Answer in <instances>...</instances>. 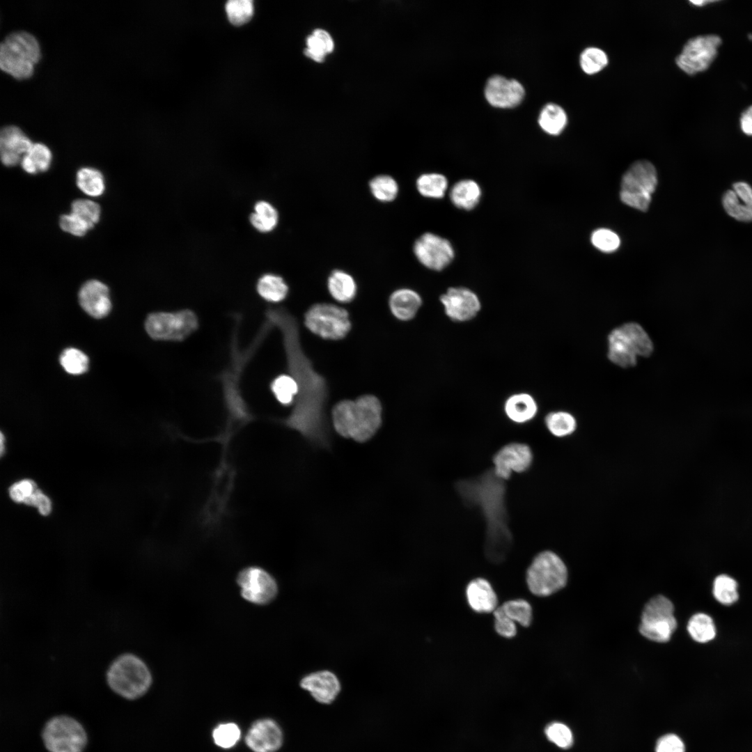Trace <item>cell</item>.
Wrapping results in <instances>:
<instances>
[{"instance_id": "obj_1", "label": "cell", "mask_w": 752, "mask_h": 752, "mask_svg": "<svg viewBox=\"0 0 752 752\" xmlns=\"http://www.w3.org/2000/svg\"><path fill=\"white\" fill-rule=\"evenodd\" d=\"M266 315L269 322L282 331L288 369L299 386L295 406L285 423L312 442L327 446L328 430L324 414L327 398L324 379L313 370L301 350L295 318L283 308H269Z\"/></svg>"}, {"instance_id": "obj_2", "label": "cell", "mask_w": 752, "mask_h": 752, "mask_svg": "<svg viewBox=\"0 0 752 752\" xmlns=\"http://www.w3.org/2000/svg\"><path fill=\"white\" fill-rule=\"evenodd\" d=\"M457 488L465 501L480 506L486 519V557L492 563H501L512 545V535L507 525L503 480L491 470L478 478L460 482Z\"/></svg>"}, {"instance_id": "obj_3", "label": "cell", "mask_w": 752, "mask_h": 752, "mask_svg": "<svg viewBox=\"0 0 752 752\" xmlns=\"http://www.w3.org/2000/svg\"><path fill=\"white\" fill-rule=\"evenodd\" d=\"M332 421L339 434L364 442L381 425L382 405L378 398L371 395L361 396L355 400H343L333 408Z\"/></svg>"}, {"instance_id": "obj_4", "label": "cell", "mask_w": 752, "mask_h": 752, "mask_svg": "<svg viewBox=\"0 0 752 752\" xmlns=\"http://www.w3.org/2000/svg\"><path fill=\"white\" fill-rule=\"evenodd\" d=\"M106 680L117 695L127 700H135L148 691L152 676L148 666L139 657L125 652L111 662L106 672Z\"/></svg>"}, {"instance_id": "obj_5", "label": "cell", "mask_w": 752, "mask_h": 752, "mask_svg": "<svg viewBox=\"0 0 752 752\" xmlns=\"http://www.w3.org/2000/svg\"><path fill=\"white\" fill-rule=\"evenodd\" d=\"M40 57L36 38L25 31L7 36L0 47V67L3 71L18 79L29 78Z\"/></svg>"}, {"instance_id": "obj_6", "label": "cell", "mask_w": 752, "mask_h": 752, "mask_svg": "<svg viewBox=\"0 0 752 752\" xmlns=\"http://www.w3.org/2000/svg\"><path fill=\"white\" fill-rule=\"evenodd\" d=\"M608 357L622 368L634 366L636 357H649L652 343L645 330L637 323H626L613 329L609 335Z\"/></svg>"}, {"instance_id": "obj_7", "label": "cell", "mask_w": 752, "mask_h": 752, "mask_svg": "<svg viewBox=\"0 0 752 752\" xmlns=\"http://www.w3.org/2000/svg\"><path fill=\"white\" fill-rule=\"evenodd\" d=\"M526 580L529 590L540 597L549 596L563 588L567 580L564 562L554 552L538 554L527 569Z\"/></svg>"}, {"instance_id": "obj_8", "label": "cell", "mask_w": 752, "mask_h": 752, "mask_svg": "<svg viewBox=\"0 0 752 752\" xmlns=\"http://www.w3.org/2000/svg\"><path fill=\"white\" fill-rule=\"evenodd\" d=\"M657 185V175L653 164L646 160L635 162L622 178L620 199L628 206L646 211Z\"/></svg>"}, {"instance_id": "obj_9", "label": "cell", "mask_w": 752, "mask_h": 752, "mask_svg": "<svg viewBox=\"0 0 752 752\" xmlns=\"http://www.w3.org/2000/svg\"><path fill=\"white\" fill-rule=\"evenodd\" d=\"M42 739L49 752H82L87 744V735L82 725L66 715L48 720L42 729Z\"/></svg>"}, {"instance_id": "obj_10", "label": "cell", "mask_w": 752, "mask_h": 752, "mask_svg": "<svg viewBox=\"0 0 752 752\" xmlns=\"http://www.w3.org/2000/svg\"><path fill=\"white\" fill-rule=\"evenodd\" d=\"M672 602L663 595L652 598L645 605L639 627L641 634L656 642L670 640L677 627Z\"/></svg>"}, {"instance_id": "obj_11", "label": "cell", "mask_w": 752, "mask_h": 752, "mask_svg": "<svg viewBox=\"0 0 752 752\" xmlns=\"http://www.w3.org/2000/svg\"><path fill=\"white\" fill-rule=\"evenodd\" d=\"M198 325L195 313L190 310L177 312H158L150 314L145 322L148 335L156 340H182Z\"/></svg>"}, {"instance_id": "obj_12", "label": "cell", "mask_w": 752, "mask_h": 752, "mask_svg": "<svg viewBox=\"0 0 752 752\" xmlns=\"http://www.w3.org/2000/svg\"><path fill=\"white\" fill-rule=\"evenodd\" d=\"M304 323L313 334L326 339L344 338L351 328L346 310L330 304H317L305 314Z\"/></svg>"}, {"instance_id": "obj_13", "label": "cell", "mask_w": 752, "mask_h": 752, "mask_svg": "<svg viewBox=\"0 0 752 752\" xmlns=\"http://www.w3.org/2000/svg\"><path fill=\"white\" fill-rule=\"evenodd\" d=\"M721 39L716 35L690 38L675 58L677 66L689 75L706 70L716 58Z\"/></svg>"}, {"instance_id": "obj_14", "label": "cell", "mask_w": 752, "mask_h": 752, "mask_svg": "<svg viewBox=\"0 0 752 752\" xmlns=\"http://www.w3.org/2000/svg\"><path fill=\"white\" fill-rule=\"evenodd\" d=\"M413 252L423 266L437 272L447 267L455 258V249L451 242L430 232L422 234L416 240Z\"/></svg>"}, {"instance_id": "obj_15", "label": "cell", "mask_w": 752, "mask_h": 752, "mask_svg": "<svg viewBox=\"0 0 752 752\" xmlns=\"http://www.w3.org/2000/svg\"><path fill=\"white\" fill-rule=\"evenodd\" d=\"M446 315L455 322H467L475 318L482 305L478 295L463 287H450L439 297Z\"/></svg>"}, {"instance_id": "obj_16", "label": "cell", "mask_w": 752, "mask_h": 752, "mask_svg": "<svg viewBox=\"0 0 752 752\" xmlns=\"http://www.w3.org/2000/svg\"><path fill=\"white\" fill-rule=\"evenodd\" d=\"M533 460L530 446L520 442H511L502 446L493 456L492 471L502 480H508L512 473L526 471Z\"/></svg>"}, {"instance_id": "obj_17", "label": "cell", "mask_w": 752, "mask_h": 752, "mask_svg": "<svg viewBox=\"0 0 752 752\" xmlns=\"http://www.w3.org/2000/svg\"><path fill=\"white\" fill-rule=\"evenodd\" d=\"M237 582L241 593L246 600L259 604L271 602L276 595L277 586L274 579L265 570L249 567L238 575Z\"/></svg>"}, {"instance_id": "obj_18", "label": "cell", "mask_w": 752, "mask_h": 752, "mask_svg": "<svg viewBox=\"0 0 752 752\" xmlns=\"http://www.w3.org/2000/svg\"><path fill=\"white\" fill-rule=\"evenodd\" d=\"M524 93V88L518 81L499 75L490 77L485 88L487 102L499 108H512L518 105Z\"/></svg>"}, {"instance_id": "obj_19", "label": "cell", "mask_w": 752, "mask_h": 752, "mask_svg": "<svg viewBox=\"0 0 752 752\" xmlns=\"http://www.w3.org/2000/svg\"><path fill=\"white\" fill-rule=\"evenodd\" d=\"M245 742L254 752H274L281 746L283 734L275 721L261 719L251 726Z\"/></svg>"}, {"instance_id": "obj_20", "label": "cell", "mask_w": 752, "mask_h": 752, "mask_svg": "<svg viewBox=\"0 0 752 752\" xmlns=\"http://www.w3.org/2000/svg\"><path fill=\"white\" fill-rule=\"evenodd\" d=\"M32 141L17 126L3 127L0 134L1 159L6 166H14L33 146Z\"/></svg>"}, {"instance_id": "obj_21", "label": "cell", "mask_w": 752, "mask_h": 752, "mask_svg": "<svg viewBox=\"0 0 752 752\" xmlns=\"http://www.w3.org/2000/svg\"><path fill=\"white\" fill-rule=\"evenodd\" d=\"M79 301L82 308L91 316L102 318L111 307L108 287L97 280L86 281L79 290Z\"/></svg>"}, {"instance_id": "obj_22", "label": "cell", "mask_w": 752, "mask_h": 752, "mask_svg": "<svg viewBox=\"0 0 752 752\" xmlns=\"http://www.w3.org/2000/svg\"><path fill=\"white\" fill-rule=\"evenodd\" d=\"M300 686L308 691L319 703H331L340 690V682L337 677L329 671H322L311 673L304 677Z\"/></svg>"}, {"instance_id": "obj_23", "label": "cell", "mask_w": 752, "mask_h": 752, "mask_svg": "<svg viewBox=\"0 0 752 752\" xmlns=\"http://www.w3.org/2000/svg\"><path fill=\"white\" fill-rule=\"evenodd\" d=\"M469 606L478 613H490L497 608V596L489 582L483 578L471 581L466 588Z\"/></svg>"}, {"instance_id": "obj_24", "label": "cell", "mask_w": 752, "mask_h": 752, "mask_svg": "<svg viewBox=\"0 0 752 752\" xmlns=\"http://www.w3.org/2000/svg\"><path fill=\"white\" fill-rule=\"evenodd\" d=\"M503 411L510 421L517 424H524L535 417L538 406L531 394L521 392L514 393L506 400Z\"/></svg>"}, {"instance_id": "obj_25", "label": "cell", "mask_w": 752, "mask_h": 752, "mask_svg": "<svg viewBox=\"0 0 752 752\" xmlns=\"http://www.w3.org/2000/svg\"><path fill=\"white\" fill-rule=\"evenodd\" d=\"M422 305V299L415 290L400 288L394 291L389 299L390 309L393 315L402 321L413 319Z\"/></svg>"}, {"instance_id": "obj_26", "label": "cell", "mask_w": 752, "mask_h": 752, "mask_svg": "<svg viewBox=\"0 0 752 752\" xmlns=\"http://www.w3.org/2000/svg\"><path fill=\"white\" fill-rule=\"evenodd\" d=\"M448 196L451 202L457 208L471 210L478 205L482 196V189L476 181L463 179L453 185Z\"/></svg>"}, {"instance_id": "obj_27", "label": "cell", "mask_w": 752, "mask_h": 752, "mask_svg": "<svg viewBox=\"0 0 752 752\" xmlns=\"http://www.w3.org/2000/svg\"><path fill=\"white\" fill-rule=\"evenodd\" d=\"M327 287L334 299L342 303L351 301L357 294V283L349 273L335 269L329 276Z\"/></svg>"}, {"instance_id": "obj_28", "label": "cell", "mask_w": 752, "mask_h": 752, "mask_svg": "<svg viewBox=\"0 0 752 752\" xmlns=\"http://www.w3.org/2000/svg\"><path fill=\"white\" fill-rule=\"evenodd\" d=\"M52 158L49 148L45 144L36 143L22 157L20 164L25 172L34 175L47 171L50 167Z\"/></svg>"}, {"instance_id": "obj_29", "label": "cell", "mask_w": 752, "mask_h": 752, "mask_svg": "<svg viewBox=\"0 0 752 752\" xmlns=\"http://www.w3.org/2000/svg\"><path fill=\"white\" fill-rule=\"evenodd\" d=\"M416 187L422 196L440 199L444 197L448 189V180L440 173H425L417 178Z\"/></svg>"}, {"instance_id": "obj_30", "label": "cell", "mask_w": 752, "mask_h": 752, "mask_svg": "<svg viewBox=\"0 0 752 752\" xmlns=\"http://www.w3.org/2000/svg\"><path fill=\"white\" fill-rule=\"evenodd\" d=\"M538 123L542 130L551 135L561 134L567 123V116L561 106L554 103L547 104L541 110Z\"/></svg>"}, {"instance_id": "obj_31", "label": "cell", "mask_w": 752, "mask_h": 752, "mask_svg": "<svg viewBox=\"0 0 752 752\" xmlns=\"http://www.w3.org/2000/svg\"><path fill=\"white\" fill-rule=\"evenodd\" d=\"M249 219L252 226L259 232L269 233L279 223V213L270 203L260 201L255 204Z\"/></svg>"}, {"instance_id": "obj_32", "label": "cell", "mask_w": 752, "mask_h": 752, "mask_svg": "<svg viewBox=\"0 0 752 752\" xmlns=\"http://www.w3.org/2000/svg\"><path fill=\"white\" fill-rule=\"evenodd\" d=\"M76 184L84 194L92 197L100 196L105 191L102 173L91 167H84L77 171Z\"/></svg>"}, {"instance_id": "obj_33", "label": "cell", "mask_w": 752, "mask_h": 752, "mask_svg": "<svg viewBox=\"0 0 752 752\" xmlns=\"http://www.w3.org/2000/svg\"><path fill=\"white\" fill-rule=\"evenodd\" d=\"M257 291L265 300L279 302L286 297L288 286L280 276L266 274L258 279Z\"/></svg>"}, {"instance_id": "obj_34", "label": "cell", "mask_w": 752, "mask_h": 752, "mask_svg": "<svg viewBox=\"0 0 752 752\" xmlns=\"http://www.w3.org/2000/svg\"><path fill=\"white\" fill-rule=\"evenodd\" d=\"M687 631L694 641L701 643L712 641L716 636L712 618L703 613H696L689 619Z\"/></svg>"}, {"instance_id": "obj_35", "label": "cell", "mask_w": 752, "mask_h": 752, "mask_svg": "<svg viewBox=\"0 0 752 752\" xmlns=\"http://www.w3.org/2000/svg\"><path fill=\"white\" fill-rule=\"evenodd\" d=\"M545 423L548 431L559 438L572 434L577 428L574 417L570 413L562 411L549 413L545 418Z\"/></svg>"}, {"instance_id": "obj_36", "label": "cell", "mask_w": 752, "mask_h": 752, "mask_svg": "<svg viewBox=\"0 0 752 752\" xmlns=\"http://www.w3.org/2000/svg\"><path fill=\"white\" fill-rule=\"evenodd\" d=\"M369 189L373 197L383 203L394 201L399 191L397 181L389 175H378L369 182Z\"/></svg>"}, {"instance_id": "obj_37", "label": "cell", "mask_w": 752, "mask_h": 752, "mask_svg": "<svg viewBox=\"0 0 752 752\" xmlns=\"http://www.w3.org/2000/svg\"><path fill=\"white\" fill-rule=\"evenodd\" d=\"M609 63L606 53L597 47L585 48L579 56V65L587 75H592L602 71Z\"/></svg>"}, {"instance_id": "obj_38", "label": "cell", "mask_w": 752, "mask_h": 752, "mask_svg": "<svg viewBox=\"0 0 752 752\" xmlns=\"http://www.w3.org/2000/svg\"><path fill=\"white\" fill-rule=\"evenodd\" d=\"M713 595L723 605L734 604L739 598L737 581L726 574L717 576L713 584Z\"/></svg>"}, {"instance_id": "obj_39", "label": "cell", "mask_w": 752, "mask_h": 752, "mask_svg": "<svg viewBox=\"0 0 752 752\" xmlns=\"http://www.w3.org/2000/svg\"><path fill=\"white\" fill-rule=\"evenodd\" d=\"M271 389L277 400L285 405L292 403L299 393L298 384L292 375H279L272 381Z\"/></svg>"}, {"instance_id": "obj_40", "label": "cell", "mask_w": 752, "mask_h": 752, "mask_svg": "<svg viewBox=\"0 0 752 752\" xmlns=\"http://www.w3.org/2000/svg\"><path fill=\"white\" fill-rule=\"evenodd\" d=\"M506 615L523 627H528L532 620V608L522 599L509 600L501 606Z\"/></svg>"}, {"instance_id": "obj_41", "label": "cell", "mask_w": 752, "mask_h": 752, "mask_svg": "<svg viewBox=\"0 0 752 752\" xmlns=\"http://www.w3.org/2000/svg\"><path fill=\"white\" fill-rule=\"evenodd\" d=\"M722 203L726 212L733 218L743 222L752 221V209L742 202L733 189L726 191Z\"/></svg>"}, {"instance_id": "obj_42", "label": "cell", "mask_w": 752, "mask_h": 752, "mask_svg": "<svg viewBox=\"0 0 752 752\" xmlns=\"http://www.w3.org/2000/svg\"><path fill=\"white\" fill-rule=\"evenodd\" d=\"M60 363L67 373L79 375L87 370L88 359L81 351L70 347L65 349L61 354Z\"/></svg>"}, {"instance_id": "obj_43", "label": "cell", "mask_w": 752, "mask_h": 752, "mask_svg": "<svg viewBox=\"0 0 752 752\" xmlns=\"http://www.w3.org/2000/svg\"><path fill=\"white\" fill-rule=\"evenodd\" d=\"M225 8L229 21L236 26L248 22L253 14L251 0H230L227 1Z\"/></svg>"}, {"instance_id": "obj_44", "label": "cell", "mask_w": 752, "mask_h": 752, "mask_svg": "<svg viewBox=\"0 0 752 752\" xmlns=\"http://www.w3.org/2000/svg\"><path fill=\"white\" fill-rule=\"evenodd\" d=\"M70 212L88 223L93 228L98 223L101 210L99 204L88 199H77L72 202Z\"/></svg>"}, {"instance_id": "obj_45", "label": "cell", "mask_w": 752, "mask_h": 752, "mask_svg": "<svg viewBox=\"0 0 752 752\" xmlns=\"http://www.w3.org/2000/svg\"><path fill=\"white\" fill-rule=\"evenodd\" d=\"M241 736L240 728L234 723L219 725L212 733L215 744L223 749H229L235 746Z\"/></svg>"}, {"instance_id": "obj_46", "label": "cell", "mask_w": 752, "mask_h": 752, "mask_svg": "<svg viewBox=\"0 0 752 752\" xmlns=\"http://www.w3.org/2000/svg\"><path fill=\"white\" fill-rule=\"evenodd\" d=\"M547 739L562 749H568L573 744V735L567 726L560 722L549 723L545 728Z\"/></svg>"}, {"instance_id": "obj_47", "label": "cell", "mask_w": 752, "mask_h": 752, "mask_svg": "<svg viewBox=\"0 0 752 752\" xmlns=\"http://www.w3.org/2000/svg\"><path fill=\"white\" fill-rule=\"evenodd\" d=\"M591 242L594 246L604 252L614 251L619 247L620 244L618 235L613 231L606 228H600L595 230L591 235Z\"/></svg>"}, {"instance_id": "obj_48", "label": "cell", "mask_w": 752, "mask_h": 752, "mask_svg": "<svg viewBox=\"0 0 752 752\" xmlns=\"http://www.w3.org/2000/svg\"><path fill=\"white\" fill-rule=\"evenodd\" d=\"M59 225L63 231L77 237L84 236L92 229L88 223L72 212L61 215Z\"/></svg>"}, {"instance_id": "obj_49", "label": "cell", "mask_w": 752, "mask_h": 752, "mask_svg": "<svg viewBox=\"0 0 752 752\" xmlns=\"http://www.w3.org/2000/svg\"><path fill=\"white\" fill-rule=\"evenodd\" d=\"M494 616V629L497 634L505 638H512L517 634L515 622L508 617L501 606L493 612Z\"/></svg>"}, {"instance_id": "obj_50", "label": "cell", "mask_w": 752, "mask_h": 752, "mask_svg": "<svg viewBox=\"0 0 752 752\" xmlns=\"http://www.w3.org/2000/svg\"><path fill=\"white\" fill-rule=\"evenodd\" d=\"M35 482L30 479H24L16 482L9 488V496L16 503H23L37 489Z\"/></svg>"}, {"instance_id": "obj_51", "label": "cell", "mask_w": 752, "mask_h": 752, "mask_svg": "<svg viewBox=\"0 0 752 752\" xmlns=\"http://www.w3.org/2000/svg\"><path fill=\"white\" fill-rule=\"evenodd\" d=\"M682 740L675 734H666L657 742L655 752H684Z\"/></svg>"}, {"instance_id": "obj_52", "label": "cell", "mask_w": 752, "mask_h": 752, "mask_svg": "<svg viewBox=\"0 0 752 752\" xmlns=\"http://www.w3.org/2000/svg\"><path fill=\"white\" fill-rule=\"evenodd\" d=\"M306 43L307 48L304 50L305 55L316 62H322L327 52L322 40L312 33L307 38Z\"/></svg>"}, {"instance_id": "obj_53", "label": "cell", "mask_w": 752, "mask_h": 752, "mask_svg": "<svg viewBox=\"0 0 752 752\" xmlns=\"http://www.w3.org/2000/svg\"><path fill=\"white\" fill-rule=\"evenodd\" d=\"M24 503L36 507L40 514L43 516H47L52 511V502L49 498L38 489L26 499Z\"/></svg>"}, {"instance_id": "obj_54", "label": "cell", "mask_w": 752, "mask_h": 752, "mask_svg": "<svg viewBox=\"0 0 752 752\" xmlns=\"http://www.w3.org/2000/svg\"><path fill=\"white\" fill-rule=\"evenodd\" d=\"M733 190L742 202L752 209V188L749 184L744 182H736L733 186Z\"/></svg>"}, {"instance_id": "obj_55", "label": "cell", "mask_w": 752, "mask_h": 752, "mask_svg": "<svg viewBox=\"0 0 752 752\" xmlns=\"http://www.w3.org/2000/svg\"><path fill=\"white\" fill-rule=\"evenodd\" d=\"M740 125L744 133L752 136V106L748 107L742 113Z\"/></svg>"}, {"instance_id": "obj_56", "label": "cell", "mask_w": 752, "mask_h": 752, "mask_svg": "<svg viewBox=\"0 0 752 752\" xmlns=\"http://www.w3.org/2000/svg\"><path fill=\"white\" fill-rule=\"evenodd\" d=\"M313 34L322 40L326 47L327 54L331 53L334 50V41L328 32L323 29H318L313 31Z\"/></svg>"}, {"instance_id": "obj_57", "label": "cell", "mask_w": 752, "mask_h": 752, "mask_svg": "<svg viewBox=\"0 0 752 752\" xmlns=\"http://www.w3.org/2000/svg\"><path fill=\"white\" fill-rule=\"evenodd\" d=\"M4 442H5L4 435H3V434L2 432H1V434H0V454H1V457L3 456V455L4 453V451H5Z\"/></svg>"}, {"instance_id": "obj_58", "label": "cell", "mask_w": 752, "mask_h": 752, "mask_svg": "<svg viewBox=\"0 0 752 752\" xmlns=\"http://www.w3.org/2000/svg\"><path fill=\"white\" fill-rule=\"evenodd\" d=\"M690 2L691 3L696 5V6H704L706 3L716 2V1H691Z\"/></svg>"}]
</instances>
